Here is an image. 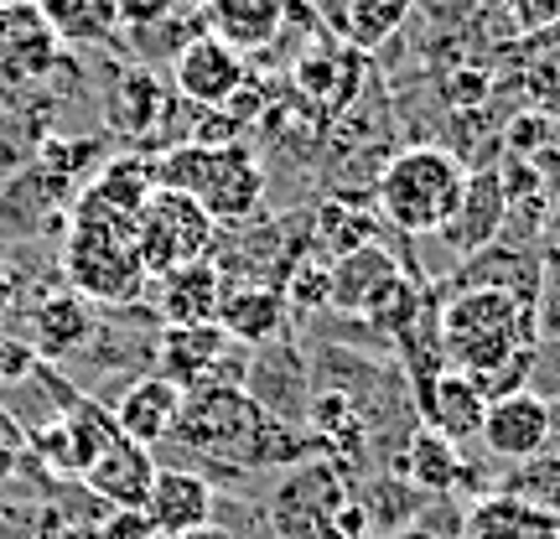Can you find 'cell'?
<instances>
[{
	"label": "cell",
	"mask_w": 560,
	"mask_h": 539,
	"mask_svg": "<svg viewBox=\"0 0 560 539\" xmlns=\"http://www.w3.org/2000/svg\"><path fill=\"white\" fill-rule=\"evenodd\" d=\"M62 58V42L52 37L47 16L37 11V0H11L0 5V73L32 83L47 79Z\"/></svg>",
	"instance_id": "11"
},
{
	"label": "cell",
	"mask_w": 560,
	"mask_h": 539,
	"mask_svg": "<svg viewBox=\"0 0 560 539\" xmlns=\"http://www.w3.org/2000/svg\"><path fill=\"white\" fill-rule=\"evenodd\" d=\"M94 539H156V529H151V519H145L140 508H115V514L94 529Z\"/></svg>",
	"instance_id": "35"
},
{
	"label": "cell",
	"mask_w": 560,
	"mask_h": 539,
	"mask_svg": "<svg viewBox=\"0 0 560 539\" xmlns=\"http://www.w3.org/2000/svg\"><path fill=\"white\" fill-rule=\"evenodd\" d=\"M140 514L151 519L156 535L177 539V535H187V529L213 524V488H208L198 472H187V467H156Z\"/></svg>",
	"instance_id": "13"
},
{
	"label": "cell",
	"mask_w": 560,
	"mask_h": 539,
	"mask_svg": "<svg viewBox=\"0 0 560 539\" xmlns=\"http://www.w3.org/2000/svg\"><path fill=\"white\" fill-rule=\"evenodd\" d=\"M166 109H172V94L161 89V79L151 68H125L120 79H115V89H109V125L120 136H151V130H161Z\"/></svg>",
	"instance_id": "24"
},
{
	"label": "cell",
	"mask_w": 560,
	"mask_h": 539,
	"mask_svg": "<svg viewBox=\"0 0 560 539\" xmlns=\"http://www.w3.org/2000/svg\"><path fill=\"white\" fill-rule=\"evenodd\" d=\"M529 89H535L545 115H560V52L529 62Z\"/></svg>",
	"instance_id": "33"
},
{
	"label": "cell",
	"mask_w": 560,
	"mask_h": 539,
	"mask_svg": "<svg viewBox=\"0 0 560 539\" xmlns=\"http://www.w3.org/2000/svg\"><path fill=\"white\" fill-rule=\"evenodd\" d=\"M395 276H400V260L384 244L348 249V255H338V260L327 265V301L338 312H369V301L380 296Z\"/></svg>",
	"instance_id": "19"
},
{
	"label": "cell",
	"mask_w": 560,
	"mask_h": 539,
	"mask_svg": "<svg viewBox=\"0 0 560 539\" xmlns=\"http://www.w3.org/2000/svg\"><path fill=\"white\" fill-rule=\"evenodd\" d=\"M317 239L327 255H348V249H363V244H374V229H369V219H359V213H348L342 202H327L317 219Z\"/></svg>",
	"instance_id": "31"
},
{
	"label": "cell",
	"mask_w": 560,
	"mask_h": 539,
	"mask_svg": "<svg viewBox=\"0 0 560 539\" xmlns=\"http://www.w3.org/2000/svg\"><path fill=\"white\" fill-rule=\"evenodd\" d=\"M322 452H338V457H359L363 452V425L353 415L348 395H322L317 400V431H312Z\"/></svg>",
	"instance_id": "30"
},
{
	"label": "cell",
	"mask_w": 560,
	"mask_h": 539,
	"mask_svg": "<svg viewBox=\"0 0 560 539\" xmlns=\"http://www.w3.org/2000/svg\"><path fill=\"white\" fill-rule=\"evenodd\" d=\"M115 11H120V26H161V21L177 16V0H115Z\"/></svg>",
	"instance_id": "34"
},
{
	"label": "cell",
	"mask_w": 560,
	"mask_h": 539,
	"mask_svg": "<svg viewBox=\"0 0 560 539\" xmlns=\"http://www.w3.org/2000/svg\"><path fill=\"white\" fill-rule=\"evenodd\" d=\"M285 291H291V301H301V306L327 301V265H322V249H312V255L296 265V276L285 280Z\"/></svg>",
	"instance_id": "32"
},
{
	"label": "cell",
	"mask_w": 560,
	"mask_h": 539,
	"mask_svg": "<svg viewBox=\"0 0 560 539\" xmlns=\"http://www.w3.org/2000/svg\"><path fill=\"white\" fill-rule=\"evenodd\" d=\"M503 213H509V187H503L499 172H467L462 202H457V213L446 219L441 239L452 244L462 260H467V255H482L488 244L499 239Z\"/></svg>",
	"instance_id": "12"
},
{
	"label": "cell",
	"mask_w": 560,
	"mask_h": 539,
	"mask_svg": "<svg viewBox=\"0 0 560 539\" xmlns=\"http://www.w3.org/2000/svg\"><path fill=\"white\" fill-rule=\"evenodd\" d=\"M509 11H514L524 32H545V26L560 21V0H509Z\"/></svg>",
	"instance_id": "36"
},
{
	"label": "cell",
	"mask_w": 560,
	"mask_h": 539,
	"mask_svg": "<svg viewBox=\"0 0 560 539\" xmlns=\"http://www.w3.org/2000/svg\"><path fill=\"white\" fill-rule=\"evenodd\" d=\"M208 32L229 42L234 52H255L265 42H276L285 21V0H208Z\"/></svg>",
	"instance_id": "23"
},
{
	"label": "cell",
	"mask_w": 560,
	"mask_h": 539,
	"mask_svg": "<svg viewBox=\"0 0 560 539\" xmlns=\"http://www.w3.org/2000/svg\"><path fill=\"white\" fill-rule=\"evenodd\" d=\"M462 187H467V166L441 145H416L395 156L380 172V213L400 234H441L446 219L457 213Z\"/></svg>",
	"instance_id": "5"
},
{
	"label": "cell",
	"mask_w": 560,
	"mask_h": 539,
	"mask_svg": "<svg viewBox=\"0 0 560 539\" xmlns=\"http://www.w3.org/2000/svg\"><path fill=\"white\" fill-rule=\"evenodd\" d=\"M89 192H94L104 208H115V213H125V219H136L140 208L151 202V192H156V161H145V156L109 161L100 177L89 181Z\"/></svg>",
	"instance_id": "26"
},
{
	"label": "cell",
	"mask_w": 560,
	"mask_h": 539,
	"mask_svg": "<svg viewBox=\"0 0 560 539\" xmlns=\"http://www.w3.org/2000/svg\"><path fill=\"white\" fill-rule=\"evenodd\" d=\"M276 529L280 539H363L369 535V514L348 493L338 467L301 461L276 493Z\"/></svg>",
	"instance_id": "6"
},
{
	"label": "cell",
	"mask_w": 560,
	"mask_h": 539,
	"mask_svg": "<svg viewBox=\"0 0 560 539\" xmlns=\"http://www.w3.org/2000/svg\"><path fill=\"white\" fill-rule=\"evenodd\" d=\"M172 89L187 104H198V109H229L249 89L244 52H234L213 32H198V37H187V47L172 62Z\"/></svg>",
	"instance_id": "9"
},
{
	"label": "cell",
	"mask_w": 560,
	"mask_h": 539,
	"mask_svg": "<svg viewBox=\"0 0 560 539\" xmlns=\"http://www.w3.org/2000/svg\"><path fill=\"white\" fill-rule=\"evenodd\" d=\"M462 539H560V519L545 514V508H535V503L514 499V493L488 488V493L467 508Z\"/></svg>",
	"instance_id": "18"
},
{
	"label": "cell",
	"mask_w": 560,
	"mask_h": 539,
	"mask_svg": "<svg viewBox=\"0 0 560 539\" xmlns=\"http://www.w3.org/2000/svg\"><path fill=\"white\" fill-rule=\"evenodd\" d=\"M182 395L172 379H161V374H145V379H136L130 389L120 395V405L109 410L115 415V425H120L125 441H136V446H161V441L172 436V425H177L182 415Z\"/></svg>",
	"instance_id": "17"
},
{
	"label": "cell",
	"mask_w": 560,
	"mask_h": 539,
	"mask_svg": "<svg viewBox=\"0 0 560 539\" xmlns=\"http://www.w3.org/2000/svg\"><path fill=\"white\" fill-rule=\"evenodd\" d=\"M436 332L446 368L478 379L514 363L520 353H535V306L493 285H467L436 306Z\"/></svg>",
	"instance_id": "3"
},
{
	"label": "cell",
	"mask_w": 560,
	"mask_h": 539,
	"mask_svg": "<svg viewBox=\"0 0 560 539\" xmlns=\"http://www.w3.org/2000/svg\"><path fill=\"white\" fill-rule=\"evenodd\" d=\"M0 5H11V0H0Z\"/></svg>",
	"instance_id": "41"
},
{
	"label": "cell",
	"mask_w": 560,
	"mask_h": 539,
	"mask_svg": "<svg viewBox=\"0 0 560 539\" xmlns=\"http://www.w3.org/2000/svg\"><path fill=\"white\" fill-rule=\"evenodd\" d=\"M37 11L47 16L52 37L68 47H100L120 32V11L115 0H37Z\"/></svg>",
	"instance_id": "25"
},
{
	"label": "cell",
	"mask_w": 560,
	"mask_h": 539,
	"mask_svg": "<svg viewBox=\"0 0 560 539\" xmlns=\"http://www.w3.org/2000/svg\"><path fill=\"white\" fill-rule=\"evenodd\" d=\"M177 539H234L223 524H202V529H187V535H177Z\"/></svg>",
	"instance_id": "38"
},
{
	"label": "cell",
	"mask_w": 560,
	"mask_h": 539,
	"mask_svg": "<svg viewBox=\"0 0 560 539\" xmlns=\"http://www.w3.org/2000/svg\"><path fill=\"white\" fill-rule=\"evenodd\" d=\"M94 332V306L79 291H47L32 306V353L42 359H68Z\"/></svg>",
	"instance_id": "20"
},
{
	"label": "cell",
	"mask_w": 560,
	"mask_h": 539,
	"mask_svg": "<svg viewBox=\"0 0 560 539\" xmlns=\"http://www.w3.org/2000/svg\"><path fill=\"white\" fill-rule=\"evenodd\" d=\"M213 239H219V223L208 219L192 198L166 192V187H156L151 202L136 213V249L151 280L166 276V270H182V265L208 260Z\"/></svg>",
	"instance_id": "7"
},
{
	"label": "cell",
	"mask_w": 560,
	"mask_h": 539,
	"mask_svg": "<svg viewBox=\"0 0 560 539\" xmlns=\"http://www.w3.org/2000/svg\"><path fill=\"white\" fill-rule=\"evenodd\" d=\"M400 472L416 482L420 493H452L462 478V457L452 441H441L436 431H420L410 441V457H400Z\"/></svg>",
	"instance_id": "27"
},
{
	"label": "cell",
	"mask_w": 560,
	"mask_h": 539,
	"mask_svg": "<svg viewBox=\"0 0 560 539\" xmlns=\"http://www.w3.org/2000/svg\"><path fill=\"white\" fill-rule=\"evenodd\" d=\"M499 493H514V499L535 503V508H545V514H556L560 519V457L540 452V457L520 461V467L499 482Z\"/></svg>",
	"instance_id": "29"
},
{
	"label": "cell",
	"mask_w": 560,
	"mask_h": 539,
	"mask_svg": "<svg viewBox=\"0 0 560 539\" xmlns=\"http://www.w3.org/2000/svg\"><path fill=\"white\" fill-rule=\"evenodd\" d=\"M151 285H156L151 296H156V312L166 327H198V321L219 317V301L229 280L219 276L213 260H198V265H182V270H166Z\"/></svg>",
	"instance_id": "16"
},
{
	"label": "cell",
	"mask_w": 560,
	"mask_h": 539,
	"mask_svg": "<svg viewBox=\"0 0 560 539\" xmlns=\"http://www.w3.org/2000/svg\"><path fill=\"white\" fill-rule=\"evenodd\" d=\"M550 457H560V405H550V446H545Z\"/></svg>",
	"instance_id": "39"
},
{
	"label": "cell",
	"mask_w": 560,
	"mask_h": 539,
	"mask_svg": "<svg viewBox=\"0 0 560 539\" xmlns=\"http://www.w3.org/2000/svg\"><path fill=\"white\" fill-rule=\"evenodd\" d=\"M156 374L177 384L182 395L223 389V384H229V389H240V379H244L240 342L229 338L219 321H198V327H161Z\"/></svg>",
	"instance_id": "8"
},
{
	"label": "cell",
	"mask_w": 560,
	"mask_h": 539,
	"mask_svg": "<svg viewBox=\"0 0 560 539\" xmlns=\"http://www.w3.org/2000/svg\"><path fill=\"white\" fill-rule=\"evenodd\" d=\"M0 276H5V265H0Z\"/></svg>",
	"instance_id": "40"
},
{
	"label": "cell",
	"mask_w": 560,
	"mask_h": 539,
	"mask_svg": "<svg viewBox=\"0 0 560 539\" xmlns=\"http://www.w3.org/2000/svg\"><path fill=\"white\" fill-rule=\"evenodd\" d=\"M156 187L192 198L213 223H244L265 202V166L240 140H229V145L187 140L156 161Z\"/></svg>",
	"instance_id": "4"
},
{
	"label": "cell",
	"mask_w": 560,
	"mask_h": 539,
	"mask_svg": "<svg viewBox=\"0 0 560 539\" xmlns=\"http://www.w3.org/2000/svg\"><path fill=\"white\" fill-rule=\"evenodd\" d=\"M166 441L182 446L187 457H202V461H213V467H234V472L291 467V461H306L322 452L312 436H301L285 420L270 415L255 395L229 389V384L187 395Z\"/></svg>",
	"instance_id": "1"
},
{
	"label": "cell",
	"mask_w": 560,
	"mask_h": 539,
	"mask_svg": "<svg viewBox=\"0 0 560 539\" xmlns=\"http://www.w3.org/2000/svg\"><path fill=\"white\" fill-rule=\"evenodd\" d=\"M62 276L89 306H130L151 285L136 249V219L104 208L94 192L73 202L68 244H62Z\"/></svg>",
	"instance_id": "2"
},
{
	"label": "cell",
	"mask_w": 560,
	"mask_h": 539,
	"mask_svg": "<svg viewBox=\"0 0 560 539\" xmlns=\"http://www.w3.org/2000/svg\"><path fill=\"white\" fill-rule=\"evenodd\" d=\"M467 285H493V291H509L524 306H535L540 301V265H535V255H524V249L488 244L482 255H467L457 280H452V291H467Z\"/></svg>",
	"instance_id": "22"
},
{
	"label": "cell",
	"mask_w": 560,
	"mask_h": 539,
	"mask_svg": "<svg viewBox=\"0 0 560 539\" xmlns=\"http://www.w3.org/2000/svg\"><path fill=\"white\" fill-rule=\"evenodd\" d=\"M416 0H342V32L353 42V52H374L395 37L410 16Z\"/></svg>",
	"instance_id": "28"
},
{
	"label": "cell",
	"mask_w": 560,
	"mask_h": 539,
	"mask_svg": "<svg viewBox=\"0 0 560 539\" xmlns=\"http://www.w3.org/2000/svg\"><path fill=\"white\" fill-rule=\"evenodd\" d=\"M26 363H32L26 348H5V342H0V379H21V368H26Z\"/></svg>",
	"instance_id": "37"
},
{
	"label": "cell",
	"mask_w": 560,
	"mask_h": 539,
	"mask_svg": "<svg viewBox=\"0 0 560 539\" xmlns=\"http://www.w3.org/2000/svg\"><path fill=\"white\" fill-rule=\"evenodd\" d=\"M234 342H270L285 321V291L280 285H223L219 317H213Z\"/></svg>",
	"instance_id": "21"
},
{
	"label": "cell",
	"mask_w": 560,
	"mask_h": 539,
	"mask_svg": "<svg viewBox=\"0 0 560 539\" xmlns=\"http://www.w3.org/2000/svg\"><path fill=\"white\" fill-rule=\"evenodd\" d=\"M482 446L503 457L509 467H520V461L540 457L545 446H550V400L535 395V389H520V395H503V400L488 405V415H482Z\"/></svg>",
	"instance_id": "10"
},
{
	"label": "cell",
	"mask_w": 560,
	"mask_h": 539,
	"mask_svg": "<svg viewBox=\"0 0 560 539\" xmlns=\"http://www.w3.org/2000/svg\"><path fill=\"white\" fill-rule=\"evenodd\" d=\"M151 478H156V457L125 436H115L100 457L83 467V488L100 493L109 508H145Z\"/></svg>",
	"instance_id": "14"
},
{
	"label": "cell",
	"mask_w": 560,
	"mask_h": 539,
	"mask_svg": "<svg viewBox=\"0 0 560 539\" xmlns=\"http://www.w3.org/2000/svg\"><path fill=\"white\" fill-rule=\"evenodd\" d=\"M420 400V415H425V431H436L441 441H478L482 436V415H488V400H482V389L467 374L457 368H441L436 379L425 384V395Z\"/></svg>",
	"instance_id": "15"
}]
</instances>
